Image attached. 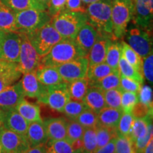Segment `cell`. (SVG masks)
Listing matches in <instances>:
<instances>
[{"label": "cell", "instance_id": "obj_1", "mask_svg": "<svg viewBox=\"0 0 153 153\" xmlns=\"http://www.w3.org/2000/svg\"><path fill=\"white\" fill-rule=\"evenodd\" d=\"M82 57H87V55L74 40L62 39L55 44L45 56L42 57L40 66L57 67Z\"/></svg>", "mask_w": 153, "mask_h": 153}, {"label": "cell", "instance_id": "obj_2", "mask_svg": "<svg viewBox=\"0 0 153 153\" xmlns=\"http://www.w3.org/2000/svg\"><path fill=\"white\" fill-rule=\"evenodd\" d=\"M113 36L116 41L121 39L126 35L127 26L133 18L134 0H111Z\"/></svg>", "mask_w": 153, "mask_h": 153}, {"label": "cell", "instance_id": "obj_3", "mask_svg": "<svg viewBox=\"0 0 153 153\" xmlns=\"http://www.w3.org/2000/svg\"><path fill=\"white\" fill-rule=\"evenodd\" d=\"M87 22L86 14L65 10L52 17L50 23L63 39L74 40L82 26Z\"/></svg>", "mask_w": 153, "mask_h": 153}, {"label": "cell", "instance_id": "obj_4", "mask_svg": "<svg viewBox=\"0 0 153 153\" xmlns=\"http://www.w3.org/2000/svg\"><path fill=\"white\" fill-rule=\"evenodd\" d=\"M85 14L87 22L99 32L113 36L111 0H100L89 4L86 8Z\"/></svg>", "mask_w": 153, "mask_h": 153}, {"label": "cell", "instance_id": "obj_5", "mask_svg": "<svg viewBox=\"0 0 153 153\" xmlns=\"http://www.w3.org/2000/svg\"><path fill=\"white\" fill-rule=\"evenodd\" d=\"M27 35L30 43L41 57L45 56L55 44L63 39L51 23Z\"/></svg>", "mask_w": 153, "mask_h": 153}, {"label": "cell", "instance_id": "obj_6", "mask_svg": "<svg viewBox=\"0 0 153 153\" xmlns=\"http://www.w3.org/2000/svg\"><path fill=\"white\" fill-rule=\"evenodd\" d=\"M47 11L28 9L16 12V27L19 33H30L51 22Z\"/></svg>", "mask_w": 153, "mask_h": 153}, {"label": "cell", "instance_id": "obj_7", "mask_svg": "<svg viewBox=\"0 0 153 153\" xmlns=\"http://www.w3.org/2000/svg\"><path fill=\"white\" fill-rule=\"evenodd\" d=\"M126 42L142 58L152 53V38L150 29L136 26L126 33Z\"/></svg>", "mask_w": 153, "mask_h": 153}, {"label": "cell", "instance_id": "obj_8", "mask_svg": "<svg viewBox=\"0 0 153 153\" xmlns=\"http://www.w3.org/2000/svg\"><path fill=\"white\" fill-rule=\"evenodd\" d=\"M21 36V49L19 54L18 67L24 74L27 72L36 71L41 65L42 57L30 43L28 35L25 33H19Z\"/></svg>", "mask_w": 153, "mask_h": 153}, {"label": "cell", "instance_id": "obj_9", "mask_svg": "<svg viewBox=\"0 0 153 153\" xmlns=\"http://www.w3.org/2000/svg\"><path fill=\"white\" fill-rule=\"evenodd\" d=\"M70 99L67 83L62 82L59 85L47 87L45 92L38 99V101L52 110L62 112L65 106Z\"/></svg>", "mask_w": 153, "mask_h": 153}, {"label": "cell", "instance_id": "obj_10", "mask_svg": "<svg viewBox=\"0 0 153 153\" xmlns=\"http://www.w3.org/2000/svg\"><path fill=\"white\" fill-rule=\"evenodd\" d=\"M21 36L19 32L0 31V59L19 62Z\"/></svg>", "mask_w": 153, "mask_h": 153}, {"label": "cell", "instance_id": "obj_11", "mask_svg": "<svg viewBox=\"0 0 153 153\" xmlns=\"http://www.w3.org/2000/svg\"><path fill=\"white\" fill-rule=\"evenodd\" d=\"M89 63L87 57H79L56 67L57 71L66 83L87 76Z\"/></svg>", "mask_w": 153, "mask_h": 153}, {"label": "cell", "instance_id": "obj_12", "mask_svg": "<svg viewBox=\"0 0 153 153\" xmlns=\"http://www.w3.org/2000/svg\"><path fill=\"white\" fill-rule=\"evenodd\" d=\"M0 143L5 153H24L30 148L26 136L4 127L0 129Z\"/></svg>", "mask_w": 153, "mask_h": 153}, {"label": "cell", "instance_id": "obj_13", "mask_svg": "<svg viewBox=\"0 0 153 153\" xmlns=\"http://www.w3.org/2000/svg\"><path fill=\"white\" fill-rule=\"evenodd\" d=\"M114 41L116 40L112 35L98 31L97 40L87 56L89 67L105 62L107 50Z\"/></svg>", "mask_w": 153, "mask_h": 153}, {"label": "cell", "instance_id": "obj_14", "mask_svg": "<svg viewBox=\"0 0 153 153\" xmlns=\"http://www.w3.org/2000/svg\"><path fill=\"white\" fill-rule=\"evenodd\" d=\"M153 0H135L133 16L134 24L140 28L150 29L153 14Z\"/></svg>", "mask_w": 153, "mask_h": 153}, {"label": "cell", "instance_id": "obj_15", "mask_svg": "<svg viewBox=\"0 0 153 153\" xmlns=\"http://www.w3.org/2000/svg\"><path fill=\"white\" fill-rule=\"evenodd\" d=\"M3 127L26 136L28 122L14 108L2 111Z\"/></svg>", "mask_w": 153, "mask_h": 153}, {"label": "cell", "instance_id": "obj_16", "mask_svg": "<svg viewBox=\"0 0 153 153\" xmlns=\"http://www.w3.org/2000/svg\"><path fill=\"white\" fill-rule=\"evenodd\" d=\"M25 97L20 81L0 91V110L14 108Z\"/></svg>", "mask_w": 153, "mask_h": 153}, {"label": "cell", "instance_id": "obj_17", "mask_svg": "<svg viewBox=\"0 0 153 153\" xmlns=\"http://www.w3.org/2000/svg\"><path fill=\"white\" fill-rule=\"evenodd\" d=\"M22 74L18 63L0 59V91L16 83Z\"/></svg>", "mask_w": 153, "mask_h": 153}, {"label": "cell", "instance_id": "obj_18", "mask_svg": "<svg viewBox=\"0 0 153 153\" xmlns=\"http://www.w3.org/2000/svg\"><path fill=\"white\" fill-rule=\"evenodd\" d=\"M20 82L24 96L30 98H40L47 87L38 79L36 71L24 74Z\"/></svg>", "mask_w": 153, "mask_h": 153}, {"label": "cell", "instance_id": "obj_19", "mask_svg": "<svg viewBox=\"0 0 153 153\" xmlns=\"http://www.w3.org/2000/svg\"><path fill=\"white\" fill-rule=\"evenodd\" d=\"M98 30L92 25L87 22L80 28L74 41L82 51L87 55L97 40Z\"/></svg>", "mask_w": 153, "mask_h": 153}, {"label": "cell", "instance_id": "obj_20", "mask_svg": "<svg viewBox=\"0 0 153 153\" xmlns=\"http://www.w3.org/2000/svg\"><path fill=\"white\" fill-rule=\"evenodd\" d=\"M48 141L65 139L67 136L68 120L65 118H52L43 122Z\"/></svg>", "mask_w": 153, "mask_h": 153}, {"label": "cell", "instance_id": "obj_21", "mask_svg": "<svg viewBox=\"0 0 153 153\" xmlns=\"http://www.w3.org/2000/svg\"><path fill=\"white\" fill-rule=\"evenodd\" d=\"M26 137L30 147L46 144L48 138L43 120L32 122L28 124Z\"/></svg>", "mask_w": 153, "mask_h": 153}, {"label": "cell", "instance_id": "obj_22", "mask_svg": "<svg viewBox=\"0 0 153 153\" xmlns=\"http://www.w3.org/2000/svg\"><path fill=\"white\" fill-rule=\"evenodd\" d=\"M122 114L123 111L121 108L106 106L97 114V126L116 129Z\"/></svg>", "mask_w": 153, "mask_h": 153}, {"label": "cell", "instance_id": "obj_23", "mask_svg": "<svg viewBox=\"0 0 153 153\" xmlns=\"http://www.w3.org/2000/svg\"><path fill=\"white\" fill-rule=\"evenodd\" d=\"M83 101L87 108L97 114L106 106L104 91L93 87H89Z\"/></svg>", "mask_w": 153, "mask_h": 153}, {"label": "cell", "instance_id": "obj_24", "mask_svg": "<svg viewBox=\"0 0 153 153\" xmlns=\"http://www.w3.org/2000/svg\"><path fill=\"white\" fill-rule=\"evenodd\" d=\"M36 74L38 79L43 85L47 87L65 82L57 71L56 67L39 66V68L36 70Z\"/></svg>", "mask_w": 153, "mask_h": 153}, {"label": "cell", "instance_id": "obj_25", "mask_svg": "<svg viewBox=\"0 0 153 153\" xmlns=\"http://www.w3.org/2000/svg\"><path fill=\"white\" fill-rule=\"evenodd\" d=\"M15 109L27 120L28 123L43 120L41 116V108L39 105L29 102L24 98L16 105Z\"/></svg>", "mask_w": 153, "mask_h": 153}, {"label": "cell", "instance_id": "obj_26", "mask_svg": "<svg viewBox=\"0 0 153 153\" xmlns=\"http://www.w3.org/2000/svg\"><path fill=\"white\" fill-rule=\"evenodd\" d=\"M70 99L76 101H83L89 88V80L86 77L74 80L67 83Z\"/></svg>", "mask_w": 153, "mask_h": 153}, {"label": "cell", "instance_id": "obj_27", "mask_svg": "<svg viewBox=\"0 0 153 153\" xmlns=\"http://www.w3.org/2000/svg\"><path fill=\"white\" fill-rule=\"evenodd\" d=\"M0 31L17 32L16 13L0 2Z\"/></svg>", "mask_w": 153, "mask_h": 153}, {"label": "cell", "instance_id": "obj_28", "mask_svg": "<svg viewBox=\"0 0 153 153\" xmlns=\"http://www.w3.org/2000/svg\"><path fill=\"white\" fill-rule=\"evenodd\" d=\"M121 56L125 60L135 68L137 71L143 74V58L135 52L132 48L125 41H121Z\"/></svg>", "mask_w": 153, "mask_h": 153}, {"label": "cell", "instance_id": "obj_29", "mask_svg": "<svg viewBox=\"0 0 153 153\" xmlns=\"http://www.w3.org/2000/svg\"><path fill=\"white\" fill-rule=\"evenodd\" d=\"M121 57V43L116 41L111 42L106 52L105 62L115 72H118V62Z\"/></svg>", "mask_w": 153, "mask_h": 153}, {"label": "cell", "instance_id": "obj_30", "mask_svg": "<svg viewBox=\"0 0 153 153\" xmlns=\"http://www.w3.org/2000/svg\"><path fill=\"white\" fill-rule=\"evenodd\" d=\"M119 72H112L102 78L99 81L95 82H89V87L98 88L102 91H106L110 89H119L120 87Z\"/></svg>", "mask_w": 153, "mask_h": 153}, {"label": "cell", "instance_id": "obj_31", "mask_svg": "<svg viewBox=\"0 0 153 153\" xmlns=\"http://www.w3.org/2000/svg\"><path fill=\"white\" fill-rule=\"evenodd\" d=\"M0 2L7 6L15 13L28 9L46 11L39 4L37 0H0Z\"/></svg>", "mask_w": 153, "mask_h": 153}, {"label": "cell", "instance_id": "obj_32", "mask_svg": "<svg viewBox=\"0 0 153 153\" xmlns=\"http://www.w3.org/2000/svg\"><path fill=\"white\" fill-rule=\"evenodd\" d=\"M114 72L113 70L106 62L95 65L88 68L87 77L89 79V82H95L105 77L111 73Z\"/></svg>", "mask_w": 153, "mask_h": 153}, {"label": "cell", "instance_id": "obj_33", "mask_svg": "<svg viewBox=\"0 0 153 153\" xmlns=\"http://www.w3.org/2000/svg\"><path fill=\"white\" fill-rule=\"evenodd\" d=\"M118 72L120 75L135 80L142 85L143 84L144 77L143 74L137 71L135 68L130 65L122 56L120 57L118 62Z\"/></svg>", "mask_w": 153, "mask_h": 153}, {"label": "cell", "instance_id": "obj_34", "mask_svg": "<svg viewBox=\"0 0 153 153\" xmlns=\"http://www.w3.org/2000/svg\"><path fill=\"white\" fill-rule=\"evenodd\" d=\"M152 118H135L133 127L129 136L133 141L137 139L141 138L146 135L148 131V126L152 123Z\"/></svg>", "mask_w": 153, "mask_h": 153}, {"label": "cell", "instance_id": "obj_35", "mask_svg": "<svg viewBox=\"0 0 153 153\" xmlns=\"http://www.w3.org/2000/svg\"><path fill=\"white\" fill-rule=\"evenodd\" d=\"M97 148L106 145L112 139L116 138L118 133L116 128L104 127V126H97Z\"/></svg>", "mask_w": 153, "mask_h": 153}, {"label": "cell", "instance_id": "obj_36", "mask_svg": "<svg viewBox=\"0 0 153 153\" xmlns=\"http://www.w3.org/2000/svg\"><path fill=\"white\" fill-rule=\"evenodd\" d=\"M83 153H94L97 149V130L95 128H85L82 137Z\"/></svg>", "mask_w": 153, "mask_h": 153}, {"label": "cell", "instance_id": "obj_37", "mask_svg": "<svg viewBox=\"0 0 153 153\" xmlns=\"http://www.w3.org/2000/svg\"><path fill=\"white\" fill-rule=\"evenodd\" d=\"M115 153H136L131 137L118 134L115 140Z\"/></svg>", "mask_w": 153, "mask_h": 153}, {"label": "cell", "instance_id": "obj_38", "mask_svg": "<svg viewBox=\"0 0 153 153\" xmlns=\"http://www.w3.org/2000/svg\"><path fill=\"white\" fill-rule=\"evenodd\" d=\"M49 153H77L72 148L71 143L66 138L59 140L48 141L46 143Z\"/></svg>", "mask_w": 153, "mask_h": 153}, {"label": "cell", "instance_id": "obj_39", "mask_svg": "<svg viewBox=\"0 0 153 153\" xmlns=\"http://www.w3.org/2000/svg\"><path fill=\"white\" fill-rule=\"evenodd\" d=\"M87 108L83 101H76L70 99L67 103L63 111L69 119H75L80 114Z\"/></svg>", "mask_w": 153, "mask_h": 153}, {"label": "cell", "instance_id": "obj_40", "mask_svg": "<svg viewBox=\"0 0 153 153\" xmlns=\"http://www.w3.org/2000/svg\"><path fill=\"white\" fill-rule=\"evenodd\" d=\"M85 128L80 125L77 121L74 119H69L67 126L66 139L70 143L77 139H81L83 137Z\"/></svg>", "mask_w": 153, "mask_h": 153}, {"label": "cell", "instance_id": "obj_41", "mask_svg": "<svg viewBox=\"0 0 153 153\" xmlns=\"http://www.w3.org/2000/svg\"><path fill=\"white\" fill-rule=\"evenodd\" d=\"M74 120H76L80 125L85 128V129L95 128L98 123L97 114L91 110H89V108L84 111Z\"/></svg>", "mask_w": 153, "mask_h": 153}, {"label": "cell", "instance_id": "obj_42", "mask_svg": "<svg viewBox=\"0 0 153 153\" xmlns=\"http://www.w3.org/2000/svg\"><path fill=\"white\" fill-rule=\"evenodd\" d=\"M135 118L132 116L131 113H123L120 116L117 126L118 134L125 136H129L131 134Z\"/></svg>", "mask_w": 153, "mask_h": 153}, {"label": "cell", "instance_id": "obj_43", "mask_svg": "<svg viewBox=\"0 0 153 153\" xmlns=\"http://www.w3.org/2000/svg\"><path fill=\"white\" fill-rule=\"evenodd\" d=\"M138 102L137 95L135 92L121 91L120 108L123 113H131L133 107Z\"/></svg>", "mask_w": 153, "mask_h": 153}, {"label": "cell", "instance_id": "obj_44", "mask_svg": "<svg viewBox=\"0 0 153 153\" xmlns=\"http://www.w3.org/2000/svg\"><path fill=\"white\" fill-rule=\"evenodd\" d=\"M104 96L106 106L114 108H121V91L119 89H110L104 91Z\"/></svg>", "mask_w": 153, "mask_h": 153}, {"label": "cell", "instance_id": "obj_45", "mask_svg": "<svg viewBox=\"0 0 153 153\" xmlns=\"http://www.w3.org/2000/svg\"><path fill=\"white\" fill-rule=\"evenodd\" d=\"M131 114L135 118H152V107L139 101L133 107Z\"/></svg>", "mask_w": 153, "mask_h": 153}, {"label": "cell", "instance_id": "obj_46", "mask_svg": "<svg viewBox=\"0 0 153 153\" xmlns=\"http://www.w3.org/2000/svg\"><path fill=\"white\" fill-rule=\"evenodd\" d=\"M142 84L135 80L120 75L119 89L121 91H131L138 93Z\"/></svg>", "mask_w": 153, "mask_h": 153}, {"label": "cell", "instance_id": "obj_47", "mask_svg": "<svg viewBox=\"0 0 153 153\" xmlns=\"http://www.w3.org/2000/svg\"><path fill=\"white\" fill-rule=\"evenodd\" d=\"M142 72L143 77L148 82L152 84L153 82V55L150 53L148 56L143 59Z\"/></svg>", "mask_w": 153, "mask_h": 153}, {"label": "cell", "instance_id": "obj_48", "mask_svg": "<svg viewBox=\"0 0 153 153\" xmlns=\"http://www.w3.org/2000/svg\"><path fill=\"white\" fill-rule=\"evenodd\" d=\"M67 0H50L47 6V12L51 17L56 16L65 10Z\"/></svg>", "mask_w": 153, "mask_h": 153}, {"label": "cell", "instance_id": "obj_49", "mask_svg": "<svg viewBox=\"0 0 153 153\" xmlns=\"http://www.w3.org/2000/svg\"><path fill=\"white\" fill-rule=\"evenodd\" d=\"M138 101L143 104L152 107V89L150 86L145 85L141 86L138 91Z\"/></svg>", "mask_w": 153, "mask_h": 153}, {"label": "cell", "instance_id": "obj_50", "mask_svg": "<svg viewBox=\"0 0 153 153\" xmlns=\"http://www.w3.org/2000/svg\"><path fill=\"white\" fill-rule=\"evenodd\" d=\"M152 123H151L148 126V131L147 132L146 135L143 137H141V138H138L136 140L134 141L136 153H143L145 147L147 146V145L150 142V140L152 138Z\"/></svg>", "mask_w": 153, "mask_h": 153}, {"label": "cell", "instance_id": "obj_51", "mask_svg": "<svg viewBox=\"0 0 153 153\" xmlns=\"http://www.w3.org/2000/svg\"><path fill=\"white\" fill-rule=\"evenodd\" d=\"M65 10L85 14L86 7L82 0H67Z\"/></svg>", "mask_w": 153, "mask_h": 153}, {"label": "cell", "instance_id": "obj_52", "mask_svg": "<svg viewBox=\"0 0 153 153\" xmlns=\"http://www.w3.org/2000/svg\"><path fill=\"white\" fill-rule=\"evenodd\" d=\"M115 140L116 138L112 139L106 145L97 148L94 153H115Z\"/></svg>", "mask_w": 153, "mask_h": 153}, {"label": "cell", "instance_id": "obj_53", "mask_svg": "<svg viewBox=\"0 0 153 153\" xmlns=\"http://www.w3.org/2000/svg\"><path fill=\"white\" fill-rule=\"evenodd\" d=\"M24 153H48V148L46 144L39 145L37 146L30 147Z\"/></svg>", "mask_w": 153, "mask_h": 153}, {"label": "cell", "instance_id": "obj_54", "mask_svg": "<svg viewBox=\"0 0 153 153\" xmlns=\"http://www.w3.org/2000/svg\"><path fill=\"white\" fill-rule=\"evenodd\" d=\"M143 153H153V141L152 138L150 140V142L148 143V144L147 145V146L145 147V148L143 150Z\"/></svg>", "mask_w": 153, "mask_h": 153}, {"label": "cell", "instance_id": "obj_55", "mask_svg": "<svg viewBox=\"0 0 153 153\" xmlns=\"http://www.w3.org/2000/svg\"><path fill=\"white\" fill-rule=\"evenodd\" d=\"M50 0H37V1L39 3V4L41 6V7H43V9L47 11V6Z\"/></svg>", "mask_w": 153, "mask_h": 153}, {"label": "cell", "instance_id": "obj_56", "mask_svg": "<svg viewBox=\"0 0 153 153\" xmlns=\"http://www.w3.org/2000/svg\"><path fill=\"white\" fill-rule=\"evenodd\" d=\"M100 1V0H82V1L85 4H89L97 2V1Z\"/></svg>", "mask_w": 153, "mask_h": 153}, {"label": "cell", "instance_id": "obj_57", "mask_svg": "<svg viewBox=\"0 0 153 153\" xmlns=\"http://www.w3.org/2000/svg\"><path fill=\"white\" fill-rule=\"evenodd\" d=\"M3 127L2 123V111L0 110V129Z\"/></svg>", "mask_w": 153, "mask_h": 153}, {"label": "cell", "instance_id": "obj_58", "mask_svg": "<svg viewBox=\"0 0 153 153\" xmlns=\"http://www.w3.org/2000/svg\"><path fill=\"white\" fill-rule=\"evenodd\" d=\"M0 153H5L4 151V150H3L2 146H1V143H0Z\"/></svg>", "mask_w": 153, "mask_h": 153}, {"label": "cell", "instance_id": "obj_59", "mask_svg": "<svg viewBox=\"0 0 153 153\" xmlns=\"http://www.w3.org/2000/svg\"><path fill=\"white\" fill-rule=\"evenodd\" d=\"M134 1H135V0H134Z\"/></svg>", "mask_w": 153, "mask_h": 153}, {"label": "cell", "instance_id": "obj_60", "mask_svg": "<svg viewBox=\"0 0 153 153\" xmlns=\"http://www.w3.org/2000/svg\"><path fill=\"white\" fill-rule=\"evenodd\" d=\"M48 153H49V152H48Z\"/></svg>", "mask_w": 153, "mask_h": 153}]
</instances>
